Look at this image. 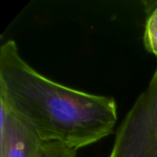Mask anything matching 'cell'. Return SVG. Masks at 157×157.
Segmentation results:
<instances>
[{
  "label": "cell",
  "instance_id": "cell-1",
  "mask_svg": "<svg viewBox=\"0 0 157 157\" xmlns=\"http://www.w3.org/2000/svg\"><path fill=\"white\" fill-rule=\"evenodd\" d=\"M0 101L41 142H57L76 150L111 134L118 121L113 98L44 76L21 57L12 40L0 47Z\"/></svg>",
  "mask_w": 157,
  "mask_h": 157
},
{
  "label": "cell",
  "instance_id": "cell-2",
  "mask_svg": "<svg viewBox=\"0 0 157 157\" xmlns=\"http://www.w3.org/2000/svg\"><path fill=\"white\" fill-rule=\"evenodd\" d=\"M109 157H157V67L120 124Z\"/></svg>",
  "mask_w": 157,
  "mask_h": 157
},
{
  "label": "cell",
  "instance_id": "cell-3",
  "mask_svg": "<svg viewBox=\"0 0 157 157\" xmlns=\"http://www.w3.org/2000/svg\"><path fill=\"white\" fill-rule=\"evenodd\" d=\"M0 106V157H38L40 138L5 103Z\"/></svg>",
  "mask_w": 157,
  "mask_h": 157
},
{
  "label": "cell",
  "instance_id": "cell-4",
  "mask_svg": "<svg viewBox=\"0 0 157 157\" xmlns=\"http://www.w3.org/2000/svg\"><path fill=\"white\" fill-rule=\"evenodd\" d=\"M146 21L144 32V45L145 50L157 59V1L145 2Z\"/></svg>",
  "mask_w": 157,
  "mask_h": 157
},
{
  "label": "cell",
  "instance_id": "cell-5",
  "mask_svg": "<svg viewBox=\"0 0 157 157\" xmlns=\"http://www.w3.org/2000/svg\"><path fill=\"white\" fill-rule=\"evenodd\" d=\"M38 157H77V150L57 142H41Z\"/></svg>",
  "mask_w": 157,
  "mask_h": 157
}]
</instances>
